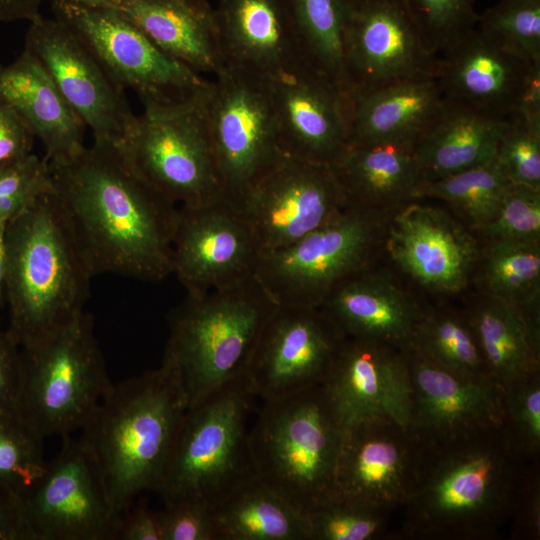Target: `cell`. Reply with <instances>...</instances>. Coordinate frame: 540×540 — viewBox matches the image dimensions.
Listing matches in <instances>:
<instances>
[{
	"label": "cell",
	"instance_id": "cell-40",
	"mask_svg": "<svg viewBox=\"0 0 540 540\" xmlns=\"http://www.w3.org/2000/svg\"><path fill=\"white\" fill-rule=\"evenodd\" d=\"M387 511L331 497L305 512L308 540H371L384 528Z\"/></svg>",
	"mask_w": 540,
	"mask_h": 540
},
{
	"label": "cell",
	"instance_id": "cell-33",
	"mask_svg": "<svg viewBox=\"0 0 540 540\" xmlns=\"http://www.w3.org/2000/svg\"><path fill=\"white\" fill-rule=\"evenodd\" d=\"M216 540H308L305 514L255 475L212 509Z\"/></svg>",
	"mask_w": 540,
	"mask_h": 540
},
{
	"label": "cell",
	"instance_id": "cell-2",
	"mask_svg": "<svg viewBox=\"0 0 540 540\" xmlns=\"http://www.w3.org/2000/svg\"><path fill=\"white\" fill-rule=\"evenodd\" d=\"M6 246L7 332L29 349L84 312L94 276L54 191L8 221Z\"/></svg>",
	"mask_w": 540,
	"mask_h": 540
},
{
	"label": "cell",
	"instance_id": "cell-3",
	"mask_svg": "<svg viewBox=\"0 0 540 540\" xmlns=\"http://www.w3.org/2000/svg\"><path fill=\"white\" fill-rule=\"evenodd\" d=\"M186 408L175 370L162 361L156 369L112 383L81 430L117 516L140 493L154 490Z\"/></svg>",
	"mask_w": 540,
	"mask_h": 540
},
{
	"label": "cell",
	"instance_id": "cell-29",
	"mask_svg": "<svg viewBox=\"0 0 540 540\" xmlns=\"http://www.w3.org/2000/svg\"><path fill=\"white\" fill-rule=\"evenodd\" d=\"M120 12L194 71L215 76L224 69L215 8L208 0H130Z\"/></svg>",
	"mask_w": 540,
	"mask_h": 540
},
{
	"label": "cell",
	"instance_id": "cell-18",
	"mask_svg": "<svg viewBox=\"0 0 540 540\" xmlns=\"http://www.w3.org/2000/svg\"><path fill=\"white\" fill-rule=\"evenodd\" d=\"M412 385L411 430L430 448L505 432L503 387L491 378L450 372L412 348L407 350Z\"/></svg>",
	"mask_w": 540,
	"mask_h": 540
},
{
	"label": "cell",
	"instance_id": "cell-22",
	"mask_svg": "<svg viewBox=\"0 0 540 540\" xmlns=\"http://www.w3.org/2000/svg\"><path fill=\"white\" fill-rule=\"evenodd\" d=\"M260 252L233 204L179 206L172 242V274L186 295L201 296L254 277Z\"/></svg>",
	"mask_w": 540,
	"mask_h": 540
},
{
	"label": "cell",
	"instance_id": "cell-23",
	"mask_svg": "<svg viewBox=\"0 0 540 540\" xmlns=\"http://www.w3.org/2000/svg\"><path fill=\"white\" fill-rule=\"evenodd\" d=\"M268 80L281 151L330 165L348 145V97L306 64Z\"/></svg>",
	"mask_w": 540,
	"mask_h": 540
},
{
	"label": "cell",
	"instance_id": "cell-27",
	"mask_svg": "<svg viewBox=\"0 0 540 540\" xmlns=\"http://www.w3.org/2000/svg\"><path fill=\"white\" fill-rule=\"evenodd\" d=\"M444 103L434 76L405 79L353 96L348 105V145L414 148Z\"/></svg>",
	"mask_w": 540,
	"mask_h": 540
},
{
	"label": "cell",
	"instance_id": "cell-4",
	"mask_svg": "<svg viewBox=\"0 0 540 540\" xmlns=\"http://www.w3.org/2000/svg\"><path fill=\"white\" fill-rule=\"evenodd\" d=\"M275 305L253 277L201 296L186 295L169 312L162 361L175 370L187 407L245 373Z\"/></svg>",
	"mask_w": 540,
	"mask_h": 540
},
{
	"label": "cell",
	"instance_id": "cell-13",
	"mask_svg": "<svg viewBox=\"0 0 540 540\" xmlns=\"http://www.w3.org/2000/svg\"><path fill=\"white\" fill-rule=\"evenodd\" d=\"M205 109L226 198L231 199L283 153L269 80L225 67L210 80Z\"/></svg>",
	"mask_w": 540,
	"mask_h": 540
},
{
	"label": "cell",
	"instance_id": "cell-49",
	"mask_svg": "<svg viewBox=\"0 0 540 540\" xmlns=\"http://www.w3.org/2000/svg\"><path fill=\"white\" fill-rule=\"evenodd\" d=\"M0 540H32L23 496L0 483Z\"/></svg>",
	"mask_w": 540,
	"mask_h": 540
},
{
	"label": "cell",
	"instance_id": "cell-9",
	"mask_svg": "<svg viewBox=\"0 0 540 540\" xmlns=\"http://www.w3.org/2000/svg\"><path fill=\"white\" fill-rule=\"evenodd\" d=\"M391 213L346 207L295 243L260 255L254 277L276 305L320 307L342 281L376 263Z\"/></svg>",
	"mask_w": 540,
	"mask_h": 540
},
{
	"label": "cell",
	"instance_id": "cell-31",
	"mask_svg": "<svg viewBox=\"0 0 540 540\" xmlns=\"http://www.w3.org/2000/svg\"><path fill=\"white\" fill-rule=\"evenodd\" d=\"M508 116L445 98L441 112L413 148L423 181L493 161Z\"/></svg>",
	"mask_w": 540,
	"mask_h": 540
},
{
	"label": "cell",
	"instance_id": "cell-12",
	"mask_svg": "<svg viewBox=\"0 0 540 540\" xmlns=\"http://www.w3.org/2000/svg\"><path fill=\"white\" fill-rule=\"evenodd\" d=\"M228 200L248 226L260 255L295 243L346 208L329 165L285 153Z\"/></svg>",
	"mask_w": 540,
	"mask_h": 540
},
{
	"label": "cell",
	"instance_id": "cell-7",
	"mask_svg": "<svg viewBox=\"0 0 540 540\" xmlns=\"http://www.w3.org/2000/svg\"><path fill=\"white\" fill-rule=\"evenodd\" d=\"M21 353L18 416L43 439L82 430L112 384L91 314Z\"/></svg>",
	"mask_w": 540,
	"mask_h": 540
},
{
	"label": "cell",
	"instance_id": "cell-47",
	"mask_svg": "<svg viewBox=\"0 0 540 540\" xmlns=\"http://www.w3.org/2000/svg\"><path fill=\"white\" fill-rule=\"evenodd\" d=\"M7 331H0V414L18 415L23 386V359Z\"/></svg>",
	"mask_w": 540,
	"mask_h": 540
},
{
	"label": "cell",
	"instance_id": "cell-46",
	"mask_svg": "<svg viewBox=\"0 0 540 540\" xmlns=\"http://www.w3.org/2000/svg\"><path fill=\"white\" fill-rule=\"evenodd\" d=\"M163 540H216L212 509L194 503L164 505Z\"/></svg>",
	"mask_w": 540,
	"mask_h": 540
},
{
	"label": "cell",
	"instance_id": "cell-35",
	"mask_svg": "<svg viewBox=\"0 0 540 540\" xmlns=\"http://www.w3.org/2000/svg\"><path fill=\"white\" fill-rule=\"evenodd\" d=\"M512 182L495 159L455 174L423 181L415 199H433L446 204L472 232H481L494 218Z\"/></svg>",
	"mask_w": 540,
	"mask_h": 540
},
{
	"label": "cell",
	"instance_id": "cell-24",
	"mask_svg": "<svg viewBox=\"0 0 540 540\" xmlns=\"http://www.w3.org/2000/svg\"><path fill=\"white\" fill-rule=\"evenodd\" d=\"M540 63L502 46L476 27L439 57L436 79L445 98L508 116L520 110Z\"/></svg>",
	"mask_w": 540,
	"mask_h": 540
},
{
	"label": "cell",
	"instance_id": "cell-17",
	"mask_svg": "<svg viewBox=\"0 0 540 540\" xmlns=\"http://www.w3.org/2000/svg\"><path fill=\"white\" fill-rule=\"evenodd\" d=\"M24 49L91 129L94 141L116 146L125 137L137 116L125 90L74 31L56 18L39 15L29 22Z\"/></svg>",
	"mask_w": 540,
	"mask_h": 540
},
{
	"label": "cell",
	"instance_id": "cell-5",
	"mask_svg": "<svg viewBox=\"0 0 540 540\" xmlns=\"http://www.w3.org/2000/svg\"><path fill=\"white\" fill-rule=\"evenodd\" d=\"M255 399L243 374L186 408L153 490L164 505L213 509L255 475L247 428Z\"/></svg>",
	"mask_w": 540,
	"mask_h": 540
},
{
	"label": "cell",
	"instance_id": "cell-8",
	"mask_svg": "<svg viewBox=\"0 0 540 540\" xmlns=\"http://www.w3.org/2000/svg\"><path fill=\"white\" fill-rule=\"evenodd\" d=\"M207 89L181 105L145 109L113 145L134 173L178 206L226 198L206 116Z\"/></svg>",
	"mask_w": 540,
	"mask_h": 540
},
{
	"label": "cell",
	"instance_id": "cell-1",
	"mask_svg": "<svg viewBox=\"0 0 540 540\" xmlns=\"http://www.w3.org/2000/svg\"><path fill=\"white\" fill-rule=\"evenodd\" d=\"M48 163L93 276L159 282L172 274L179 206L134 173L112 144L94 141Z\"/></svg>",
	"mask_w": 540,
	"mask_h": 540
},
{
	"label": "cell",
	"instance_id": "cell-25",
	"mask_svg": "<svg viewBox=\"0 0 540 540\" xmlns=\"http://www.w3.org/2000/svg\"><path fill=\"white\" fill-rule=\"evenodd\" d=\"M224 68L268 79L305 64L288 0H217Z\"/></svg>",
	"mask_w": 540,
	"mask_h": 540
},
{
	"label": "cell",
	"instance_id": "cell-44",
	"mask_svg": "<svg viewBox=\"0 0 540 540\" xmlns=\"http://www.w3.org/2000/svg\"><path fill=\"white\" fill-rule=\"evenodd\" d=\"M53 191L49 163L31 153L0 166V219L9 221L39 196Z\"/></svg>",
	"mask_w": 540,
	"mask_h": 540
},
{
	"label": "cell",
	"instance_id": "cell-37",
	"mask_svg": "<svg viewBox=\"0 0 540 540\" xmlns=\"http://www.w3.org/2000/svg\"><path fill=\"white\" fill-rule=\"evenodd\" d=\"M410 348L455 374L493 379L466 311L424 309Z\"/></svg>",
	"mask_w": 540,
	"mask_h": 540
},
{
	"label": "cell",
	"instance_id": "cell-21",
	"mask_svg": "<svg viewBox=\"0 0 540 540\" xmlns=\"http://www.w3.org/2000/svg\"><path fill=\"white\" fill-rule=\"evenodd\" d=\"M322 385L343 427L387 421L411 428L407 350L345 336Z\"/></svg>",
	"mask_w": 540,
	"mask_h": 540
},
{
	"label": "cell",
	"instance_id": "cell-53",
	"mask_svg": "<svg viewBox=\"0 0 540 540\" xmlns=\"http://www.w3.org/2000/svg\"><path fill=\"white\" fill-rule=\"evenodd\" d=\"M85 7L113 9L121 11L130 0H64Z\"/></svg>",
	"mask_w": 540,
	"mask_h": 540
},
{
	"label": "cell",
	"instance_id": "cell-50",
	"mask_svg": "<svg viewBox=\"0 0 540 540\" xmlns=\"http://www.w3.org/2000/svg\"><path fill=\"white\" fill-rule=\"evenodd\" d=\"M116 540H163L161 513L138 503L122 515Z\"/></svg>",
	"mask_w": 540,
	"mask_h": 540
},
{
	"label": "cell",
	"instance_id": "cell-16",
	"mask_svg": "<svg viewBox=\"0 0 540 540\" xmlns=\"http://www.w3.org/2000/svg\"><path fill=\"white\" fill-rule=\"evenodd\" d=\"M344 338L321 307L275 305L244 373L251 391L266 401L322 384Z\"/></svg>",
	"mask_w": 540,
	"mask_h": 540
},
{
	"label": "cell",
	"instance_id": "cell-11",
	"mask_svg": "<svg viewBox=\"0 0 540 540\" xmlns=\"http://www.w3.org/2000/svg\"><path fill=\"white\" fill-rule=\"evenodd\" d=\"M54 18L74 31L115 82L131 89L145 109L187 103L210 80L163 52L122 12L53 0Z\"/></svg>",
	"mask_w": 540,
	"mask_h": 540
},
{
	"label": "cell",
	"instance_id": "cell-14",
	"mask_svg": "<svg viewBox=\"0 0 540 540\" xmlns=\"http://www.w3.org/2000/svg\"><path fill=\"white\" fill-rule=\"evenodd\" d=\"M22 496L32 540H116L121 517L81 438L63 437L58 454Z\"/></svg>",
	"mask_w": 540,
	"mask_h": 540
},
{
	"label": "cell",
	"instance_id": "cell-30",
	"mask_svg": "<svg viewBox=\"0 0 540 540\" xmlns=\"http://www.w3.org/2000/svg\"><path fill=\"white\" fill-rule=\"evenodd\" d=\"M346 207L393 212L414 200L423 177L413 148L393 144L347 145L329 165Z\"/></svg>",
	"mask_w": 540,
	"mask_h": 540
},
{
	"label": "cell",
	"instance_id": "cell-34",
	"mask_svg": "<svg viewBox=\"0 0 540 540\" xmlns=\"http://www.w3.org/2000/svg\"><path fill=\"white\" fill-rule=\"evenodd\" d=\"M479 291L539 319L540 241L486 240L473 275Z\"/></svg>",
	"mask_w": 540,
	"mask_h": 540
},
{
	"label": "cell",
	"instance_id": "cell-6",
	"mask_svg": "<svg viewBox=\"0 0 540 540\" xmlns=\"http://www.w3.org/2000/svg\"><path fill=\"white\" fill-rule=\"evenodd\" d=\"M343 429L322 384L263 401L248 433L255 476L305 514L332 496Z\"/></svg>",
	"mask_w": 540,
	"mask_h": 540
},
{
	"label": "cell",
	"instance_id": "cell-20",
	"mask_svg": "<svg viewBox=\"0 0 540 540\" xmlns=\"http://www.w3.org/2000/svg\"><path fill=\"white\" fill-rule=\"evenodd\" d=\"M410 428L387 421L344 427L332 496L389 511L406 504L423 468Z\"/></svg>",
	"mask_w": 540,
	"mask_h": 540
},
{
	"label": "cell",
	"instance_id": "cell-38",
	"mask_svg": "<svg viewBox=\"0 0 540 540\" xmlns=\"http://www.w3.org/2000/svg\"><path fill=\"white\" fill-rule=\"evenodd\" d=\"M476 28L502 46L540 63V0H500L478 14Z\"/></svg>",
	"mask_w": 540,
	"mask_h": 540
},
{
	"label": "cell",
	"instance_id": "cell-32",
	"mask_svg": "<svg viewBox=\"0 0 540 540\" xmlns=\"http://www.w3.org/2000/svg\"><path fill=\"white\" fill-rule=\"evenodd\" d=\"M466 311L491 377L503 389L539 373L540 321L479 291Z\"/></svg>",
	"mask_w": 540,
	"mask_h": 540
},
{
	"label": "cell",
	"instance_id": "cell-39",
	"mask_svg": "<svg viewBox=\"0 0 540 540\" xmlns=\"http://www.w3.org/2000/svg\"><path fill=\"white\" fill-rule=\"evenodd\" d=\"M42 441L18 415L0 414V483L26 493L47 464Z\"/></svg>",
	"mask_w": 540,
	"mask_h": 540
},
{
	"label": "cell",
	"instance_id": "cell-51",
	"mask_svg": "<svg viewBox=\"0 0 540 540\" xmlns=\"http://www.w3.org/2000/svg\"><path fill=\"white\" fill-rule=\"evenodd\" d=\"M43 0H0V22L32 21L40 14Z\"/></svg>",
	"mask_w": 540,
	"mask_h": 540
},
{
	"label": "cell",
	"instance_id": "cell-52",
	"mask_svg": "<svg viewBox=\"0 0 540 540\" xmlns=\"http://www.w3.org/2000/svg\"><path fill=\"white\" fill-rule=\"evenodd\" d=\"M7 221L0 219V309L7 304L6 279H7V246L6 227Z\"/></svg>",
	"mask_w": 540,
	"mask_h": 540
},
{
	"label": "cell",
	"instance_id": "cell-43",
	"mask_svg": "<svg viewBox=\"0 0 540 540\" xmlns=\"http://www.w3.org/2000/svg\"><path fill=\"white\" fill-rule=\"evenodd\" d=\"M480 234L485 240L540 241V189L511 183Z\"/></svg>",
	"mask_w": 540,
	"mask_h": 540
},
{
	"label": "cell",
	"instance_id": "cell-19",
	"mask_svg": "<svg viewBox=\"0 0 540 540\" xmlns=\"http://www.w3.org/2000/svg\"><path fill=\"white\" fill-rule=\"evenodd\" d=\"M384 247L393 263L413 281L445 295L467 288L480 251L467 226L447 209L421 199L391 213Z\"/></svg>",
	"mask_w": 540,
	"mask_h": 540
},
{
	"label": "cell",
	"instance_id": "cell-26",
	"mask_svg": "<svg viewBox=\"0 0 540 540\" xmlns=\"http://www.w3.org/2000/svg\"><path fill=\"white\" fill-rule=\"evenodd\" d=\"M345 336L408 350L424 309L375 264L346 278L320 306Z\"/></svg>",
	"mask_w": 540,
	"mask_h": 540
},
{
	"label": "cell",
	"instance_id": "cell-15",
	"mask_svg": "<svg viewBox=\"0 0 540 540\" xmlns=\"http://www.w3.org/2000/svg\"><path fill=\"white\" fill-rule=\"evenodd\" d=\"M348 98L418 77H436L431 52L405 0H348L343 30Z\"/></svg>",
	"mask_w": 540,
	"mask_h": 540
},
{
	"label": "cell",
	"instance_id": "cell-42",
	"mask_svg": "<svg viewBox=\"0 0 540 540\" xmlns=\"http://www.w3.org/2000/svg\"><path fill=\"white\" fill-rule=\"evenodd\" d=\"M431 52L438 55L476 27L475 0H405Z\"/></svg>",
	"mask_w": 540,
	"mask_h": 540
},
{
	"label": "cell",
	"instance_id": "cell-48",
	"mask_svg": "<svg viewBox=\"0 0 540 540\" xmlns=\"http://www.w3.org/2000/svg\"><path fill=\"white\" fill-rule=\"evenodd\" d=\"M34 138L23 119L0 97V166L30 155Z\"/></svg>",
	"mask_w": 540,
	"mask_h": 540
},
{
	"label": "cell",
	"instance_id": "cell-45",
	"mask_svg": "<svg viewBox=\"0 0 540 540\" xmlns=\"http://www.w3.org/2000/svg\"><path fill=\"white\" fill-rule=\"evenodd\" d=\"M504 393L506 427L513 429L519 448L536 451L540 445L539 373L511 384Z\"/></svg>",
	"mask_w": 540,
	"mask_h": 540
},
{
	"label": "cell",
	"instance_id": "cell-10",
	"mask_svg": "<svg viewBox=\"0 0 540 540\" xmlns=\"http://www.w3.org/2000/svg\"><path fill=\"white\" fill-rule=\"evenodd\" d=\"M486 435L443 446L439 458L422 468L405 505L416 525L428 533L479 529L501 512L510 479L507 446Z\"/></svg>",
	"mask_w": 540,
	"mask_h": 540
},
{
	"label": "cell",
	"instance_id": "cell-28",
	"mask_svg": "<svg viewBox=\"0 0 540 540\" xmlns=\"http://www.w3.org/2000/svg\"><path fill=\"white\" fill-rule=\"evenodd\" d=\"M0 97L42 142L48 162L70 158L85 147V124L27 50L12 63L0 64Z\"/></svg>",
	"mask_w": 540,
	"mask_h": 540
},
{
	"label": "cell",
	"instance_id": "cell-41",
	"mask_svg": "<svg viewBox=\"0 0 540 540\" xmlns=\"http://www.w3.org/2000/svg\"><path fill=\"white\" fill-rule=\"evenodd\" d=\"M495 161L510 182L540 189V116L510 114Z\"/></svg>",
	"mask_w": 540,
	"mask_h": 540
},
{
	"label": "cell",
	"instance_id": "cell-36",
	"mask_svg": "<svg viewBox=\"0 0 540 540\" xmlns=\"http://www.w3.org/2000/svg\"><path fill=\"white\" fill-rule=\"evenodd\" d=\"M306 65L348 97L343 30L348 0H288Z\"/></svg>",
	"mask_w": 540,
	"mask_h": 540
}]
</instances>
